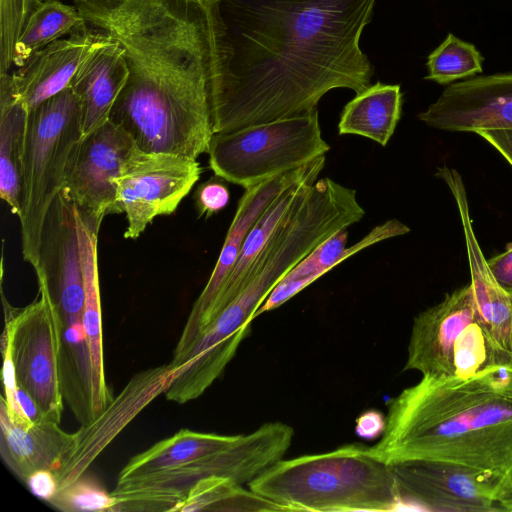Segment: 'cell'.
Wrapping results in <instances>:
<instances>
[{
    "label": "cell",
    "mask_w": 512,
    "mask_h": 512,
    "mask_svg": "<svg viewBox=\"0 0 512 512\" xmlns=\"http://www.w3.org/2000/svg\"><path fill=\"white\" fill-rule=\"evenodd\" d=\"M375 1L218 0L225 56L213 132L303 115L330 90L370 86L360 38Z\"/></svg>",
    "instance_id": "1"
},
{
    "label": "cell",
    "mask_w": 512,
    "mask_h": 512,
    "mask_svg": "<svg viewBox=\"0 0 512 512\" xmlns=\"http://www.w3.org/2000/svg\"><path fill=\"white\" fill-rule=\"evenodd\" d=\"M128 78L110 113L135 146L197 159L214 134L212 103L223 57L215 40L170 17H146L120 28Z\"/></svg>",
    "instance_id": "2"
},
{
    "label": "cell",
    "mask_w": 512,
    "mask_h": 512,
    "mask_svg": "<svg viewBox=\"0 0 512 512\" xmlns=\"http://www.w3.org/2000/svg\"><path fill=\"white\" fill-rule=\"evenodd\" d=\"M373 456L476 470L502 489L512 478V355L458 378L424 375L388 403Z\"/></svg>",
    "instance_id": "3"
},
{
    "label": "cell",
    "mask_w": 512,
    "mask_h": 512,
    "mask_svg": "<svg viewBox=\"0 0 512 512\" xmlns=\"http://www.w3.org/2000/svg\"><path fill=\"white\" fill-rule=\"evenodd\" d=\"M248 487L282 511H392L402 509L391 465L368 446L280 459Z\"/></svg>",
    "instance_id": "4"
},
{
    "label": "cell",
    "mask_w": 512,
    "mask_h": 512,
    "mask_svg": "<svg viewBox=\"0 0 512 512\" xmlns=\"http://www.w3.org/2000/svg\"><path fill=\"white\" fill-rule=\"evenodd\" d=\"M293 436V428L286 423H265L199 459L116 484L111 492L117 497L113 512L172 511L198 481L210 476L227 477L248 485L283 458Z\"/></svg>",
    "instance_id": "5"
},
{
    "label": "cell",
    "mask_w": 512,
    "mask_h": 512,
    "mask_svg": "<svg viewBox=\"0 0 512 512\" xmlns=\"http://www.w3.org/2000/svg\"><path fill=\"white\" fill-rule=\"evenodd\" d=\"M81 137L80 105L70 86L29 111L18 218L23 258L33 268L45 216L65 187L71 153Z\"/></svg>",
    "instance_id": "6"
},
{
    "label": "cell",
    "mask_w": 512,
    "mask_h": 512,
    "mask_svg": "<svg viewBox=\"0 0 512 512\" xmlns=\"http://www.w3.org/2000/svg\"><path fill=\"white\" fill-rule=\"evenodd\" d=\"M318 110L214 133L209 165L214 174L243 188L302 167L324 156Z\"/></svg>",
    "instance_id": "7"
},
{
    "label": "cell",
    "mask_w": 512,
    "mask_h": 512,
    "mask_svg": "<svg viewBox=\"0 0 512 512\" xmlns=\"http://www.w3.org/2000/svg\"><path fill=\"white\" fill-rule=\"evenodd\" d=\"M503 354L484 327L468 284L414 318L404 370L465 378Z\"/></svg>",
    "instance_id": "8"
},
{
    "label": "cell",
    "mask_w": 512,
    "mask_h": 512,
    "mask_svg": "<svg viewBox=\"0 0 512 512\" xmlns=\"http://www.w3.org/2000/svg\"><path fill=\"white\" fill-rule=\"evenodd\" d=\"M38 287L39 297L24 308L12 307L2 294V353H8L17 387L32 398L42 420L59 424L64 401L60 323L46 288Z\"/></svg>",
    "instance_id": "9"
},
{
    "label": "cell",
    "mask_w": 512,
    "mask_h": 512,
    "mask_svg": "<svg viewBox=\"0 0 512 512\" xmlns=\"http://www.w3.org/2000/svg\"><path fill=\"white\" fill-rule=\"evenodd\" d=\"M196 159L133 147L116 179L117 201L125 213V239H137L163 215L172 214L199 180Z\"/></svg>",
    "instance_id": "10"
},
{
    "label": "cell",
    "mask_w": 512,
    "mask_h": 512,
    "mask_svg": "<svg viewBox=\"0 0 512 512\" xmlns=\"http://www.w3.org/2000/svg\"><path fill=\"white\" fill-rule=\"evenodd\" d=\"M325 161V156L318 157L302 167L245 189L238 202L215 267L207 284L194 302L183 327L170 362L172 367L178 368L184 354L205 330L208 314L230 275L243 242L254 223L282 192L297 183L318 179Z\"/></svg>",
    "instance_id": "11"
},
{
    "label": "cell",
    "mask_w": 512,
    "mask_h": 512,
    "mask_svg": "<svg viewBox=\"0 0 512 512\" xmlns=\"http://www.w3.org/2000/svg\"><path fill=\"white\" fill-rule=\"evenodd\" d=\"M134 146L131 137L110 120L75 145L63 191L86 222L100 228L106 215L122 213L116 179Z\"/></svg>",
    "instance_id": "12"
},
{
    "label": "cell",
    "mask_w": 512,
    "mask_h": 512,
    "mask_svg": "<svg viewBox=\"0 0 512 512\" xmlns=\"http://www.w3.org/2000/svg\"><path fill=\"white\" fill-rule=\"evenodd\" d=\"M391 468L402 509L503 511L502 487L476 470L435 461H407Z\"/></svg>",
    "instance_id": "13"
},
{
    "label": "cell",
    "mask_w": 512,
    "mask_h": 512,
    "mask_svg": "<svg viewBox=\"0 0 512 512\" xmlns=\"http://www.w3.org/2000/svg\"><path fill=\"white\" fill-rule=\"evenodd\" d=\"M170 364L135 374L122 391L89 423L74 432L70 450L55 473L58 491L85 474L96 458L182 371Z\"/></svg>",
    "instance_id": "14"
},
{
    "label": "cell",
    "mask_w": 512,
    "mask_h": 512,
    "mask_svg": "<svg viewBox=\"0 0 512 512\" xmlns=\"http://www.w3.org/2000/svg\"><path fill=\"white\" fill-rule=\"evenodd\" d=\"M34 270L60 318L83 317L85 295L75 205L64 191L56 196L45 216Z\"/></svg>",
    "instance_id": "15"
},
{
    "label": "cell",
    "mask_w": 512,
    "mask_h": 512,
    "mask_svg": "<svg viewBox=\"0 0 512 512\" xmlns=\"http://www.w3.org/2000/svg\"><path fill=\"white\" fill-rule=\"evenodd\" d=\"M418 119L447 132L512 131V72L454 82Z\"/></svg>",
    "instance_id": "16"
},
{
    "label": "cell",
    "mask_w": 512,
    "mask_h": 512,
    "mask_svg": "<svg viewBox=\"0 0 512 512\" xmlns=\"http://www.w3.org/2000/svg\"><path fill=\"white\" fill-rule=\"evenodd\" d=\"M435 176L449 188L460 216L467 250L471 286L484 327L496 348L512 355V296L493 276L474 233L465 185L459 172L447 165Z\"/></svg>",
    "instance_id": "17"
},
{
    "label": "cell",
    "mask_w": 512,
    "mask_h": 512,
    "mask_svg": "<svg viewBox=\"0 0 512 512\" xmlns=\"http://www.w3.org/2000/svg\"><path fill=\"white\" fill-rule=\"evenodd\" d=\"M103 36L88 26L34 52L12 75L17 96L31 111L70 86L81 63Z\"/></svg>",
    "instance_id": "18"
},
{
    "label": "cell",
    "mask_w": 512,
    "mask_h": 512,
    "mask_svg": "<svg viewBox=\"0 0 512 512\" xmlns=\"http://www.w3.org/2000/svg\"><path fill=\"white\" fill-rule=\"evenodd\" d=\"M128 74L122 47L103 33L70 84L80 105L82 136L109 121Z\"/></svg>",
    "instance_id": "19"
},
{
    "label": "cell",
    "mask_w": 512,
    "mask_h": 512,
    "mask_svg": "<svg viewBox=\"0 0 512 512\" xmlns=\"http://www.w3.org/2000/svg\"><path fill=\"white\" fill-rule=\"evenodd\" d=\"M0 454L23 482L40 470L56 473L70 450L74 433L49 421H14L0 406Z\"/></svg>",
    "instance_id": "20"
},
{
    "label": "cell",
    "mask_w": 512,
    "mask_h": 512,
    "mask_svg": "<svg viewBox=\"0 0 512 512\" xmlns=\"http://www.w3.org/2000/svg\"><path fill=\"white\" fill-rule=\"evenodd\" d=\"M410 232V228L397 219L375 226L361 240L346 247L347 228L341 229L322 241L296 264L272 289L256 312V317L280 307L297 293L308 287L338 264L365 248Z\"/></svg>",
    "instance_id": "21"
},
{
    "label": "cell",
    "mask_w": 512,
    "mask_h": 512,
    "mask_svg": "<svg viewBox=\"0 0 512 512\" xmlns=\"http://www.w3.org/2000/svg\"><path fill=\"white\" fill-rule=\"evenodd\" d=\"M79 240L80 264L84 286L83 323L86 331L92 369V406L96 417L112 400L107 384L104 356L100 286L97 261L99 228L86 222L75 207Z\"/></svg>",
    "instance_id": "22"
},
{
    "label": "cell",
    "mask_w": 512,
    "mask_h": 512,
    "mask_svg": "<svg viewBox=\"0 0 512 512\" xmlns=\"http://www.w3.org/2000/svg\"><path fill=\"white\" fill-rule=\"evenodd\" d=\"M316 180L309 179L297 183L282 192L254 223L243 242L230 275L214 301L205 329L241 293L252 264L283 222L301 205Z\"/></svg>",
    "instance_id": "23"
},
{
    "label": "cell",
    "mask_w": 512,
    "mask_h": 512,
    "mask_svg": "<svg viewBox=\"0 0 512 512\" xmlns=\"http://www.w3.org/2000/svg\"><path fill=\"white\" fill-rule=\"evenodd\" d=\"M28 116L14 91L12 75L0 74V196L18 217Z\"/></svg>",
    "instance_id": "24"
},
{
    "label": "cell",
    "mask_w": 512,
    "mask_h": 512,
    "mask_svg": "<svg viewBox=\"0 0 512 512\" xmlns=\"http://www.w3.org/2000/svg\"><path fill=\"white\" fill-rule=\"evenodd\" d=\"M402 113L399 85L376 82L350 100L338 123L340 135H359L386 146Z\"/></svg>",
    "instance_id": "25"
},
{
    "label": "cell",
    "mask_w": 512,
    "mask_h": 512,
    "mask_svg": "<svg viewBox=\"0 0 512 512\" xmlns=\"http://www.w3.org/2000/svg\"><path fill=\"white\" fill-rule=\"evenodd\" d=\"M236 437L181 429L133 456L121 469L117 484L179 467L224 448Z\"/></svg>",
    "instance_id": "26"
},
{
    "label": "cell",
    "mask_w": 512,
    "mask_h": 512,
    "mask_svg": "<svg viewBox=\"0 0 512 512\" xmlns=\"http://www.w3.org/2000/svg\"><path fill=\"white\" fill-rule=\"evenodd\" d=\"M87 28L86 20L75 5L64 4L60 0L41 1L16 41L13 64L19 67L34 52Z\"/></svg>",
    "instance_id": "27"
},
{
    "label": "cell",
    "mask_w": 512,
    "mask_h": 512,
    "mask_svg": "<svg viewBox=\"0 0 512 512\" xmlns=\"http://www.w3.org/2000/svg\"><path fill=\"white\" fill-rule=\"evenodd\" d=\"M172 511H282V509L227 477L210 476L198 481Z\"/></svg>",
    "instance_id": "28"
},
{
    "label": "cell",
    "mask_w": 512,
    "mask_h": 512,
    "mask_svg": "<svg viewBox=\"0 0 512 512\" xmlns=\"http://www.w3.org/2000/svg\"><path fill=\"white\" fill-rule=\"evenodd\" d=\"M483 57L475 45L448 33L445 40L427 58L426 80L450 85L483 71Z\"/></svg>",
    "instance_id": "29"
},
{
    "label": "cell",
    "mask_w": 512,
    "mask_h": 512,
    "mask_svg": "<svg viewBox=\"0 0 512 512\" xmlns=\"http://www.w3.org/2000/svg\"><path fill=\"white\" fill-rule=\"evenodd\" d=\"M48 502L66 512H113L117 497L108 493L95 478L84 474L71 485L57 491Z\"/></svg>",
    "instance_id": "30"
},
{
    "label": "cell",
    "mask_w": 512,
    "mask_h": 512,
    "mask_svg": "<svg viewBox=\"0 0 512 512\" xmlns=\"http://www.w3.org/2000/svg\"><path fill=\"white\" fill-rule=\"evenodd\" d=\"M39 0H0V74L13 64L14 47Z\"/></svg>",
    "instance_id": "31"
},
{
    "label": "cell",
    "mask_w": 512,
    "mask_h": 512,
    "mask_svg": "<svg viewBox=\"0 0 512 512\" xmlns=\"http://www.w3.org/2000/svg\"><path fill=\"white\" fill-rule=\"evenodd\" d=\"M224 179L215 175L200 184L194 194L199 217L209 218L223 210L230 199V192Z\"/></svg>",
    "instance_id": "32"
},
{
    "label": "cell",
    "mask_w": 512,
    "mask_h": 512,
    "mask_svg": "<svg viewBox=\"0 0 512 512\" xmlns=\"http://www.w3.org/2000/svg\"><path fill=\"white\" fill-rule=\"evenodd\" d=\"M488 266L499 285L512 296V243L501 254L487 260Z\"/></svg>",
    "instance_id": "33"
},
{
    "label": "cell",
    "mask_w": 512,
    "mask_h": 512,
    "mask_svg": "<svg viewBox=\"0 0 512 512\" xmlns=\"http://www.w3.org/2000/svg\"><path fill=\"white\" fill-rule=\"evenodd\" d=\"M26 484L32 493L47 502L58 491V483L55 473L50 470H40L27 480Z\"/></svg>",
    "instance_id": "34"
},
{
    "label": "cell",
    "mask_w": 512,
    "mask_h": 512,
    "mask_svg": "<svg viewBox=\"0 0 512 512\" xmlns=\"http://www.w3.org/2000/svg\"><path fill=\"white\" fill-rule=\"evenodd\" d=\"M385 428V417L376 410H368L356 420V433L365 439L373 440L382 435Z\"/></svg>",
    "instance_id": "35"
},
{
    "label": "cell",
    "mask_w": 512,
    "mask_h": 512,
    "mask_svg": "<svg viewBox=\"0 0 512 512\" xmlns=\"http://www.w3.org/2000/svg\"><path fill=\"white\" fill-rule=\"evenodd\" d=\"M477 135L495 148L512 167V131H481Z\"/></svg>",
    "instance_id": "36"
},
{
    "label": "cell",
    "mask_w": 512,
    "mask_h": 512,
    "mask_svg": "<svg viewBox=\"0 0 512 512\" xmlns=\"http://www.w3.org/2000/svg\"><path fill=\"white\" fill-rule=\"evenodd\" d=\"M500 502L503 511H512V478L503 487Z\"/></svg>",
    "instance_id": "37"
},
{
    "label": "cell",
    "mask_w": 512,
    "mask_h": 512,
    "mask_svg": "<svg viewBox=\"0 0 512 512\" xmlns=\"http://www.w3.org/2000/svg\"><path fill=\"white\" fill-rule=\"evenodd\" d=\"M39 1H46V0H39Z\"/></svg>",
    "instance_id": "38"
}]
</instances>
